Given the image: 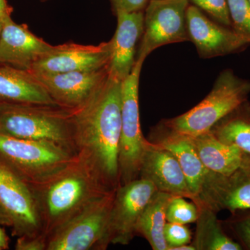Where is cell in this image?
I'll use <instances>...</instances> for the list:
<instances>
[{
    "instance_id": "1",
    "label": "cell",
    "mask_w": 250,
    "mask_h": 250,
    "mask_svg": "<svg viewBox=\"0 0 250 250\" xmlns=\"http://www.w3.org/2000/svg\"><path fill=\"white\" fill-rule=\"evenodd\" d=\"M121 84L108 75L84 104L71 111L76 152L91 163L110 190L121 186Z\"/></svg>"
},
{
    "instance_id": "2",
    "label": "cell",
    "mask_w": 250,
    "mask_h": 250,
    "mask_svg": "<svg viewBox=\"0 0 250 250\" xmlns=\"http://www.w3.org/2000/svg\"><path fill=\"white\" fill-rule=\"evenodd\" d=\"M28 184L45 239L85 207L114 190L106 187L91 163L79 153L62 168Z\"/></svg>"
},
{
    "instance_id": "3",
    "label": "cell",
    "mask_w": 250,
    "mask_h": 250,
    "mask_svg": "<svg viewBox=\"0 0 250 250\" xmlns=\"http://www.w3.org/2000/svg\"><path fill=\"white\" fill-rule=\"evenodd\" d=\"M0 134L57 143L77 153L71 111L59 106L0 104Z\"/></svg>"
},
{
    "instance_id": "4",
    "label": "cell",
    "mask_w": 250,
    "mask_h": 250,
    "mask_svg": "<svg viewBox=\"0 0 250 250\" xmlns=\"http://www.w3.org/2000/svg\"><path fill=\"white\" fill-rule=\"evenodd\" d=\"M250 93V81L239 78L231 70H224L202 102L183 114L166 120L163 125L189 137L205 134L246 103Z\"/></svg>"
},
{
    "instance_id": "5",
    "label": "cell",
    "mask_w": 250,
    "mask_h": 250,
    "mask_svg": "<svg viewBox=\"0 0 250 250\" xmlns=\"http://www.w3.org/2000/svg\"><path fill=\"white\" fill-rule=\"evenodd\" d=\"M75 154L57 143L0 134V162L27 184L62 168Z\"/></svg>"
},
{
    "instance_id": "6",
    "label": "cell",
    "mask_w": 250,
    "mask_h": 250,
    "mask_svg": "<svg viewBox=\"0 0 250 250\" xmlns=\"http://www.w3.org/2000/svg\"><path fill=\"white\" fill-rule=\"evenodd\" d=\"M137 57L131 73L121 84V137L119 168L121 186L139 178L147 141L143 136L139 109V82L143 62Z\"/></svg>"
},
{
    "instance_id": "7",
    "label": "cell",
    "mask_w": 250,
    "mask_h": 250,
    "mask_svg": "<svg viewBox=\"0 0 250 250\" xmlns=\"http://www.w3.org/2000/svg\"><path fill=\"white\" fill-rule=\"evenodd\" d=\"M116 190L90 204L46 239V250H105Z\"/></svg>"
},
{
    "instance_id": "8",
    "label": "cell",
    "mask_w": 250,
    "mask_h": 250,
    "mask_svg": "<svg viewBox=\"0 0 250 250\" xmlns=\"http://www.w3.org/2000/svg\"><path fill=\"white\" fill-rule=\"evenodd\" d=\"M188 6L189 0H149L144 10L143 34L137 57L146 59L162 46L189 41Z\"/></svg>"
},
{
    "instance_id": "9",
    "label": "cell",
    "mask_w": 250,
    "mask_h": 250,
    "mask_svg": "<svg viewBox=\"0 0 250 250\" xmlns=\"http://www.w3.org/2000/svg\"><path fill=\"white\" fill-rule=\"evenodd\" d=\"M156 191L152 182L142 178L116 189L108 220V246H125L132 241L137 235L136 227L143 210Z\"/></svg>"
},
{
    "instance_id": "10",
    "label": "cell",
    "mask_w": 250,
    "mask_h": 250,
    "mask_svg": "<svg viewBox=\"0 0 250 250\" xmlns=\"http://www.w3.org/2000/svg\"><path fill=\"white\" fill-rule=\"evenodd\" d=\"M0 205L11 220L14 236L45 238L42 236V225L29 184L1 162Z\"/></svg>"
},
{
    "instance_id": "11",
    "label": "cell",
    "mask_w": 250,
    "mask_h": 250,
    "mask_svg": "<svg viewBox=\"0 0 250 250\" xmlns=\"http://www.w3.org/2000/svg\"><path fill=\"white\" fill-rule=\"evenodd\" d=\"M213 211L250 210V158L233 173L208 171L197 197L192 200Z\"/></svg>"
},
{
    "instance_id": "12",
    "label": "cell",
    "mask_w": 250,
    "mask_h": 250,
    "mask_svg": "<svg viewBox=\"0 0 250 250\" xmlns=\"http://www.w3.org/2000/svg\"><path fill=\"white\" fill-rule=\"evenodd\" d=\"M188 35L201 58L210 59L234 53L250 42L232 28L210 20L195 5L187 11Z\"/></svg>"
},
{
    "instance_id": "13",
    "label": "cell",
    "mask_w": 250,
    "mask_h": 250,
    "mask_svg": "<svg viewBox=\"0 0 250 250\" xmlns=\"http://www.w3.org/2000/svg\"><path fill=\"white\" fill-rule=\"evenodd\" d=\"M33 75L57 105L72 111L84 104L91 98L108 78L109 71L108 65L86 71Z\"/></svg>"
},
{
    "instance_id": "14",
    "label": "cell",
    "mask_w": 250,
    "mask_h": 250,
    "mask_svg": "<svg viewBox=\"0 0 250 250\" xmlns=\"http://www.w3.org/2000/svg\"><path fill=\"white\" fill-rule=\"evenodd\" d=\"M111 55V41L98 45L70 42L59 45L56 52L36 62L28 71L32 74H52L98 70L108 66Z\"/></svg>"
},
{
    "instance_id": "15",
    "label": "cell",
    "mask_w": 250,
    "mask_h": 250,
    "mask_svg": "<svg viewBox=\"0 0 250 250\" xmlns=\"http://www.w3.org/2000/svg\"><path fill=\"white\" fill-rule=\"evenodd\" d=\"M59 47L33 34L27 24H17L10 18L4 21L0 34V63L28 71Z\"/></svg>"
},
{
    "instance_id": "16",
    "label": "cell",
    "mask_w": 250,
    "mask_h": 250,
    "mask_svg": "<svg viewBox=\"0 0 250 250\" xmlns=\"http://www.w3.org/2000/svg\"><path fill=\"white\" fill-rule=\"evenodd\" d=\"M139 178L152 182L158 191L193 199L175 156L150 141L143 154Z\"/></svg>"
},
{
    "instance_id": "17",
    "label": "cell",
    "mask_w": 250,
    "mask_h": 250,
    "mask_svg": "<svg viewBox=\"0 0 250 250\" xmlns=\"http://www.w3.org/2000/svg\"><path fill=\"white\" fill-rule=\"evenodd\" d=\"M117 27L111 42L109 75L123 82L131 73L136 59V47L143 34L144 11L116 13Z\"/></svg>"
},
{
    "instance_id": "18",
    "label": "cell",
    "mask_w": 250,
    "mask_h": 250,
    "mask_svg": "<svg viewBox=\"0 0 250 250\" xmlns=\"http://www.w3.org/2000/svg\"><path fill=\"white\" fill-rule=\"evenodd\" d=\"M6 103L59 106L30 72L0 63V104Z\"/></svg>"
},
{
    "instance_id": "19",
    "label": "cell",
    "mask_w": 250,
    "mask_h": 250,
    "mask_svg": "<svg viewBox=\"0 0 250 250\" xmlns=\"http://www.w3.org/2000/svg\"><path fill=\"white\" fill-rule=\"evenodd\" d=\"M160 130L157 141L153 143L175 156L187 178L193 200L200 192L209 170L202 164L189 136L171 131L163 124Z\"/></svg>"
},
{
    "instance_id": "20",
    "label": "cell",
    "mask_w": 250,
    "mask_h": 250,
    "mask_svg": "<svg viewBox=\"0 0 250 250\" xmlns=\"http://www.w3.org/2000/svg\"><path fill=\"white\" fill-rule=\"evenodd\" d=\"M190 138L202 164L215 173H233L250 158L236 146L220 141L210 131Z\"/></svg>"
},
{
    "instance_id": "21",
    "label": "cell",
    "mask_w": 250,
    "mask_h": 250,
    "mask_svg": "<svg viewBox=\"0 0 250 250\" xmlns=\"http://www.w3.org/2000/svg\"><path fill=\"white\" fill-rule=\"evenodd\" d=\"M174 195L156 191L146 206L136 227V234L147 240L154 250H167L164 229L167 205Z\"/></svg>"
},
{
    "instance_id": "22",
    "label": "cell",
    "mask_w": 250,
    "mask_h": 250,
    "mask_svg": "<svg viewBox=\"0 0 250 250\" xmlns=\"http://www.w3.org/2000/svg\"><path fill=\"white\" fill-rule=\"evenodd\" d=\"M198 218L192 246L196 250H241V246L222 229L216 213L205 206L196 205Z\"/></svg>"
},
{
    "instance_id": "23",
    "label": "cell",
    "mask_w": 250,
    "mask_h": 250,
    "mask_svg": "<svg viewBox=\"0 0 250 250\" xmlns=\"http://www.w3.org/2000/svg\"><path fill=\"white\" fill-rule=\"evenodd\" d=\"M240 108V107H239ZM237 108L210 129L215 137L250 156V115Z\"/></svg>"
},
{
    "instance_id": "24",
    "label": "cell",
    "mask_w": 250,
    "mask_h": 250,
    "mask_svg": "<svg viewBox=\"0 0 250 250\" xmlns=\"http://www.w3.org/2000/svg\"><path fill=\"white\" fill-rule=\"evenodd\" d=\"M198 208L195 202H189L182 196H173L167 205L166 220L167 223L187 225L196 223Z\"/></svg>"
},
{
    "instance_id": "25",
    "label": "cell",
    "mask_w": 250,
    "mask_h": 250,
    "mask_svg": "<svg viewBox=\"0 0 250 250\" xmlns=\"http://www.w3.org/2000/svg\"><path fill=\"white\" fill-rule=\"evenodd\" d=\"M231 28L250 42L249 0H227Z\"/></svg>"
},
{
    "instance_id": "26",
    "label": "cell",
    "mask_w": 250,
    "mask_h": 250,
    "mask_svg": "<svg viewBox=\"0 0 250 250\" xmlns=\"http://www.w3.org/2000/svg\"><path fill=\"white\" fill-rule=\"evenodd\" d=\"M190 1L207 13L215 22L220 23L226 27H231V19L227 0H190Z\"/></svg>"
},
{
    "instance_id": "27",
    "label": "cell",
    "mask_w": 250,
    "mask_h": 250,
    "mask_svg": "<svg viewBox=\"0 0 250 250\" xmlns=\"http://www.w3.org/2000/svg\"><path fill=\"white\" fill-rule=\"evenodd\" d=\"M164 238L167 250L172 248L191 243L192 233L186 225L166 223L164 229Z\"/></svg>"
},
{
    "instance_id": "28",
    "label": "cell",
    "mask_w": 250,
    "mask_h": 250,
    "mask_svg": "<svg viewBox=\"0 0 250 250\" xmlns=\"http://www.w3.org/2000/svg\"><path fill=\"white\" fill-rule=\"evenodd\" d=\"M115 14L144 11L149 0H109Z\"/></svg>"
},
{
    "instance_id": "29",
    "label": "cell",
    "mask_w": 250,
    "mask_h": 250,
    "mask_svg": "<svg viewBox=\"0 0 250 250\" xmlns=\"http://www.w3.org/2000/svg\"><path fill=\"white\" fill-rule=\"evenodd\" d=\"M15 249L16 250H46V239L42 236L18 237Z\"/></svg>"
},
{
    "instance_id": "30",
    "label": "cell",
    "mask_w": 250,
    "mask_h": 250,
    "mask_svg": "<svg viewBox=\"0 0 250 250\" xmlns=\"http://www.w3.org/2000/svg\"><path fill=\"white\" fill-rule=\"evenodd\" d=\"M238 231L243 241L250 249V217L245 219L238 225Z\"/></svg>"
},
{
    "instance_id": "31",
    "label": "cell",
    "mask_w": 250,
    "mask_h": 250,
    "mask_svg": "<svg viewBox=\"0 0 250 250\" xmlns=\"http://www.w3.org/2000/svg\"><path fill=\"white\" fill-rule=\"evenodd\" d=\"M12 6H10L7 0H0V18L4 21L11 18Z\"/></svg>"
},
{
    "instance_id": "32",
    "label": "cell",
    "mask_w": 250,
    "mask_h": 250,
    "mask_svg": "<svg viewBox=\"0 0 250 250\" xmlns=\"http://www.w3.org/2000/svg\"><path fill=\"white\" fill-rule=\"evenodd\" d=\"M1 226L0 225V250H8L9 248V238Z\"/></svg>"
},
{
    "instance_id": "33",
    "label": "cell",
    "mask_w": 250,
    "mask_h": 250,
    "mask_svg": "<svg viewBox=\"0 0 250 250\" xmlns=\"http://www.w3.org/2000/svg\"><path fill=\"white\" fill-rule=\"evenodd\" d=\"M0 225L11 228V220H10L9 217L6 215V212L3 209L1 205H0Z\"/></svg>"
},
{
    "instance_id": "34",
    "label": "cell",
    "mask_w": 250,
    "mask_h": 250,
    "mask_svg": "<svg viewBox=\"0 0 250 250\" xmlns=\"http://www.w3.org/2000/svg\"><path fill=\"white\" fill-rule=\"evenodd\" d=\"M4 21L0 18V34H1V30H2L3 25H4Z\"/></svg>"
},
{
    "instance_id": "35",
    "label": "cell",
    "mask_w": 250,
    "mask_h": 250,
    "mask_svg": "<svg viewBox=\"0 0 250 250\" xmlns=\"http://www.w3.org/2000/svg\"><path fill=\"white\" fill-rule=\"evenodd\" d=\"M39 1H42V2H45V1H49V0H39Z\"/></svg>"
},
{
    "instance_id": "36",
    "label": "cell",
    "mask_w": 250,
    "mask_h": 250,
    "mask_svg": "<svg viewBox=\"0 0 250 250\" xmlns=\"http://www.w3.org/2000/svg\"><path fill=\"white\" fill-rule=\"evenodd\" d=\"M250 3V0H249Z\"/></svg>"
}]
</instances>
